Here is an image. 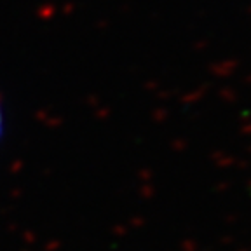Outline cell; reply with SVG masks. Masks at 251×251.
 <instances>
[{"instance_id":"obj_1","label":"cell","mask_w":251,"mask_h":251,"mask_svg":"<svg viewBox=\"0 0 251 251\" xmlns=\"http://www.w3.org/2000/svg\"><path fill=\"white\" fill-rule=\"evenodd\" d=\"M2 129H4V114H2V108H0V136H2Z\"/></svg>"}]
</instances>
